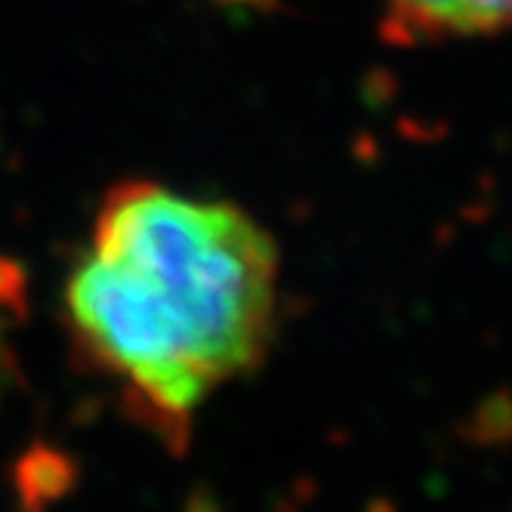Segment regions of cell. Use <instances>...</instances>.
Listing matches in <instances>:
<instances>
[{
    "label": "cell",
    "mask_w": 512,
    "mask_h": 512,
    "mask_svg": "<svg viewBox=\"0 0 512 512\" xmlns=\"http://www.w3.org/2000/svg\"><path fill=\"white\" fill-rule=\"evenodd\" d=\"M380 25L395 44H457L512 34V0H380Z\"/></svg>",
    "instance_id": "cell-2"
},
{
    "label": "cell",
    "mask_w": 512,
    "mask_h": 512,
    "mask_svg": "<svg viewBox=\"0 0 512 512\" xmlns=\"http://www.w3.org/2000/svg\"><path fill=\"white\" fill-rule=\"evenodd\" d=\"M278 290V244L250 213L121 182L68 272L65 315L81 352L127 386L133 414L179 448L219 386L260 368Z\"/></svg>",
    "instance_id": "cell-1"
}]
</instances>
